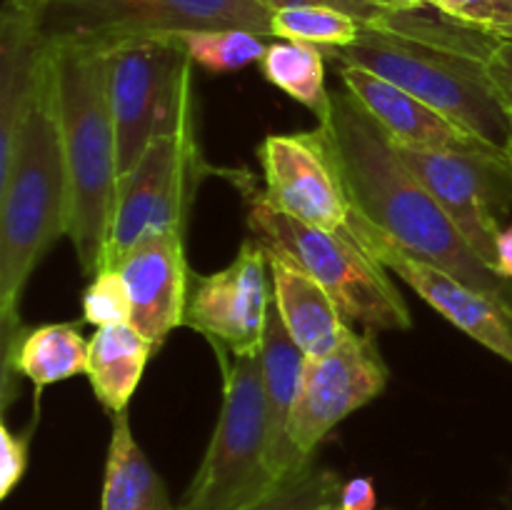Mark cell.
Returning <instances> with one entry per match:
<instances>
[{
  "label": "cell",
  "mask_w": 512,
  "mask_h": 510,
  "mask_svg": "<svg viewBox=\"0 0 512 510\" xmlns=\"http://www.w3.org/2000/svg\"><path fill=\"white\" fill-rule=\"evenodd\" d=\"M48 0H5L0 15V180L8 178L48 63L43 13Z\"/></svg>",
  "instance_id": "cell-16"
},
{
  "label": "cell",
  "mask_w": 512,
  "mask_h": 510,
  "mask_svg": "<svg viewBox=\"0 0 512 510\" xmlns=\"http://www.w3.org/2000/svg\"><path fill=\"white\" fill-rule=\"evenodd\" d=\"M115 270L128 285L133 303L130 323L153 348H160L165 338L185 323L193 285L185 258V233L168 230L148 235L115 263Z\"/></svg>",
  "instance_id": "cell-15"
},
{
  "label": "cell",
  "mask_w": 512,
  "mask_h": 510,
  "mask_svg": "<svg viewBox=\"0 0 512 510\" xmlns=\"http://www.w3.org/2000/svg\"><path fill=\"white\" fill-rule=\"evenodd\" d=\"M213 348L223 365V408L178 510H238L283 483L270 468L260 353Z\"/></svg>",
  "instance_id": "cell-6"
},
{
  "label": "cell",
  "mask_w": 512,
  "mask_h": 510,
  "mask_svg": "<svg viewBox=\"0 0 512 510\" xmlns=\"http://www.w3.org/2000/svg\"><path fill=\"white\" fill-rule=\"evenodd\" d=\"M343 85L358 98V103L373 115L380 128L400 148L415 150H480L493 148L475 135L465 133L460 125L445 118L428 103L398 88L380 75L360 68L338 65Z\"/></svg>",
  "instance_id": "cell-17"
},
{
  "label": "cell",
  "mask_w": 512,
  "mask_h": 510,
  "mask_svg": "<svg viewBox=\"0 0 512 510\" xmlns=\"http://www.w3.org/2000/svg\"><path fill=\"white\" fill-rule=\"evenodd\" d=\"M495 270L512 280V225L503 228V233L498 235V243H495Z\"/></svg>",
  "instance_id": "cell-34"
},
{
  "label": "cell",
  "mask_w": 512,
  "mask_h": 510,
  "mask_svg": "<svg viewBox=\"0 0 512 510\" xmlns=\"http://www.w3.org/2000/svg\"><path fill=\"white\" fill-rule=\"evenodd\" d=\"M308 133L333 165L350 213L403 253L478 290L512 318V280L470 248L428 185L405 163L393 138L348 88L330 90L328 110Z\"/></svg>",
  "instance_id": "cell-1"
},
{
  "label": "cell",
  "mask_w": 512,
  "mask_h": 510,
  "mask_svg": "<svg viewBox=\"0 0 512 510\" xmlns=\"http://www.w3.org/2000/svg\"><path fill=\"white\" fill-rule=\"evenodd\" d=\"M500 40L440 13L435 5L395 8L363 25L348 48L328 50L338 65L368 70L408 90L465 133L508 150L512 113L490 78L488 60Z\"/></svg>",
  "instance_id": "cell-2"
},
{
  "label": "cell",
  "mask_w": 512,
  "mask_h": 510,
  "mask_svg": "<svg viewBox=\"0 0 512 510\" xmlns=\"http://www.w3.org/2000/svg\"><path fill=\"white\" fill-rule=\"evenodd\" d=\"M343 485L335 470L310 463L238 510H333L340 505Z\"/></svg>",
  "instance_id": "cell-25"
},
{
  "label": "cell",
  "mask_w": 512,
  "mask_h": 510,
  "mask_svg": "<svg viewBox=\"0 0 512 510\" xmlns=\"http://www.w3.org/2000/svg\"><path fill=\"white\" fill-rule=\"evenodd\" d=\"M273 13L263 0H48V43L105 50L128 40L180 38L198 30H248L273 35Z\"/></svg>",
  "instance_id": "cell-7"
},
{
  "label": "cell",
  "mask_w": 512,
  "mask_h": 510,
  "mask_svg": "<svg viewBox=\"0 0 512 510\" xmlns=\"http://www.w3.org/2000/svg\"><path fill=\"white\" fill-rule=\"evenodd\" d=\"M303 365L305 353L290 338L288 328L283 325L273 303L263 348H260V375H263L270 468L278 480L290 478V475L300 473L313 463V460L305 463L300 458L293 438H290L295 403H298L300 395V380H303Z\"/></svg>",
  "instance_id": "cell-18"
},
{
  "label": "cell",
  "mask_w": 512,
  "mask_h": 510,
  "mask_svg": "<svg viewBox=\"0 0 512 510\" xmlns=\"http://www.w3.org/2000/svg\"><path fill=\"white\" fill-rule=\"evenodd\" d=\"M400 155L428 185L470 248L495 268V243L503 233L500 220L512 208V160L508 150L400 148Z\"/></svg>",
  "instance_id": "cell-10"
},
{
  "label": "cell",
  "mask_w": 512,
  "mask_h": 510,
  "mask_svg": "<svg viewBox=\"0 0 512 510\" xmlns=\"http://www.w3.org/2000/svg\"><path fill=\"white\" fill-rule=\"evenodd\" d=\"M248 228L255 240L278 250L338 303L348 323L368 330H408L413 325L403 295L388 270L345 230H323L280 213L263 193L248 188Z\"/></svg>",
  "instance_id": "cell-5"
},
{
  "label": "cell",
  "mask_w": 512,
  "mask_h": 510,
  "mask_svg": "<svg viewBox=\"0 0 512 510\" xmlns=\"http://www.w3.org/2000/svg\"><path fill=\"white\" fill-rule=\"evenodd\" d=\"M325 58L328 55L318 45L278 40L268 45L260 70L268 83L323 118L330 105V90L325 88Z\"/></svg>",
  "instance_id": "cell-23"
},
{
  "label": "cell",
  "mask_w": 512,
  "mask_h": 510,
  "mask_svg": "<svg viewBox=\"0 0 512 510\" xmlns=\"http://www.w3.org/2000/svg\"><path fill=\"white\" fill-rule=\"evenodd\" d=\"M28 433H13L8 425H0V498H8L15 485L23 480L28 468Z\"/></svg>",
  "instance_id": "cell-28"
},
{
  "label": "cell",
  "mask_w": 512,
  "mask_h": 510,
  "mask_svg": "<svg viewBox=\"0 0 512 510\" xmlns=\"http://www.w3.org/2000/svg\"><path fill=\"white\" fill-rule=\"evenodd\" d=\"M333 510H343V508H340V505H338V508H333Z\"/></svg>",
  "instance_id": "cell-37"
},
{
  "label": "cell",
  "mask_w": 512,
  "mask_h": 510,
  "mask_svg": "<svg viewBox=\"0 0 512 510\" xmlns=\"http://www.w3.org/2000/svg\"><path fill=\"white\" fill-rule=\"evenodd\" d=\"M488 30L500 43H512V0H493Z\"/></svg>",
  "instance_id": "cell-33"
},
{
  "label": "cell",
  "mask_w": 512,
  "mask_h": 510,
  "mask_svg": "<svg viewBox=\"0 0 512 510\" xmlns=\"http://www.w3.org/2000/svg\"><path fill=\"white\" fill-rule=\"evenodd\" d=\"M153 345L133 328V323L103 325L88 340V378L95 398L118 415L128 410L138 390Z\"/></svg>",
  "instance_id": "cell-20"
},
{
  "label": "cell",
  "mask_w": 512,
  "mask_h": 510,
  "mask_svg": "<svg viewBox=\"0 0 512 510\" xmlns=\"http://www.w3.org/2000/svg\"><path fill=\"white\" fill-rule=\"evenodd\" d=\"M398 8H423V5H430V0H395Z\"/></svg>",
  "instance_id": "cell-35"
},
{
  "label": "cell",
  "mask_w": 512,
  "mask_h": 510,
  "mask_svg": "<svg viewBox=\"0 0 512 510\" xmlns=\"http://www.w3.org/2000/svg\"><path fill=\"white\" fill-rule=\"evenodd\" d=\"M15 370L40 395L48 385L88 373V343L73 323L38 325L25 330L15 355Z\"/></svg>",
  "instance_id": "cell-22"
},
{
  "label": "cell",
  "mask_w": 512,
  "mask_h": 510,
  "mask_svg": "<svg viewBox=\"0 0 512 510\" xmlns=\"http://www.w3.org/2000/svg\"><path fill=\"white\" fill-rule=\"evenodd\" d=\"M388 375V365L368 333L350 330L328 355H305L290 425V438L300 458L310 463L335 425L383 393Z\"/></svg>",
  "instance_id": "cell-11"
},
{
  "label": "cell",
  "mask_w": 512,
  "mask_h": 510,
  "mask_svg": "<svg viewBox=\"0 0 512 510\" xmlns=\"http://www.w3.org/2000/svg\"><path fill=\"white\" fill-rule=\"evenodd\" d=\"M100 510H178L148 455L135 443L128 410L113 418Z\"/></svg>",
  "instance_id": "cell-21"
},
{
  "label": "cell",
  "mask_w": 512,
  "mask_h": 510,
  "mask_svg": "<svg viewBox=\"0 0 512 510\" xmlns=\"http://www.w3.org/2000/svg\"><path fill=\"white\" fill-rule=\"evenodd\" d=\"M130 310H133V303H130L128 285L115 268L100 270L85 288L83 315L95 328L130 323Z\"/></svg>",
  "instance_id": "cell-27"
},
{
  "label": "cell",
  "mask_w": 512,
  "mask_h": 510,
  "mask_svg": "<svg viewBox=\"0 0 512 510\" xmlns=\"http://www.w3.org/2000/svg\"><path fill=\"white\" fill-rule=\"evenodd\" d=\"M70 185L63 143L50 98L48 63L8 178L0 180V335H3V398L13 400L15 355L25 330L20 298L35 265L50 245L68 235Z\"/></svg>",
  "instance_id": "cell-3"
},
{
  "label": "cell",
  "mask_w": 512,
  "mask_h": 510,
  "mask_svg": "<svg viewBox=\"0 0 512 510\" xmlns=\"http://www.w3.org/2000/svg\"><path fill=\"white\" fill-rule=\"evenodd\" d=\"M273 310L268 250L250 235L228 268L193 278L185 323L233 355H258Z\"/></svg>",
  "instance_id": "cell-12"
},
{
  "label": "cell",
  "mask_w": 512,
  "mask_h": 510,
  "mask_svg": "<svg viewBox=\"0 0 512 510\" xmlns=\"http://www.w3.org/2000/svg\"><path fill=\"white\" fill-rule=\"evenodd\" d=\"M270 10L280 8H295V5H325V8L343 10V13L353 15L363 25L378 23L383 15L395 10V0H263Z\"/></svg>",
  "instance_id": "cell-29"
},
{
  "label": "cell",
  "mask_w": 512,
  "mask_h": 510,
  "mask_svg": "<svg viewBox=\"0 0 512 510\" xmlns=\"http://www.w3.org/2000/svg\"><path fill=\"white\" fill-rule=\"evenodd\" d=\"M103 58L123 178L155 138L195 118V63L180 38L128 40Z\"/></svg>",
  "instance_id": "cell-8"
},
{
  "label": "cell",
  "mask_w": 512,
  "mask_h": 510,
  "mask_svg": "<svg viewBox=\"0 0 512 510\" xmlns=\"http://www.w3.org/2000/svg\"><path fill=\"white\" fill-rule=\"evenodd\" d=\"M343 510H375V483L373 478H353L343 485L340 493Z\"/></svg>",
  "instance_id": "cell-32"
},
{
  "label": "cell",
  "mask_w": 512,
  "mask_h": 510,
  "mask_svg": "<svg viewBox=\"0 0 512 510\" xmlns=\"http://www.w3.org/2000/svg\"><path fill=\"white\" fill-rule=\"evenodd\" d=\"M265 250L273 275V303L290 338L305 355H328L353 328L320 283H315L283 253Z\"/></svg>",
  "instance_id": "cell-19"
},
{
  "label": "cell",
  "mask_w": 512,
  "mask_h": 510,
  "mask_svg": "<svg viewBox=\"0 0 512 510\" xmlns=\"http://www.w3.org/2000/svg\"><path fill=\"white\" fill-rule=\"evenodd\" d=\"M203 175V158L195 138V118L178 130L160 135L145 148L138 163L120 178L113 228L103 270L143 238L168 230H183L195 185Z\"/></svg>",
  "instance_id": "cell-9"
},
{
  "label": "cell",
  "mask_w": 512,
  "mask_h": 510,
  "mask_svg": "<svg viewBox=\"0 0 512 510\" xmlns=\"http://www.w3.org/2000/svg\"><path fill=\"white\" fill-rule=\"evenodd\" d=\"M263 195L273 208L305 225L343 230L350 205L333 165L310 133L268 135L258 150Z\"/></svg>",
  "instance_id": "cell-14"
},
{
  "label": "cell",
  "mask_w": 512,
  "mask_h": 510,
  "mask_svg": "<svg viewBox=\"0 0 512 510\" xmlns=\"http://www.w3.org/2000/svg\"><path fill=\"white\" fill-rule=\"evenodd\" d=\"M180 40L188 48L195 65L208 73H233L250 63H260L268 50L263 38L248 30H198L185 33Z\"/></svg>",
  "instance_id": "cell-26"
},
{
  "label": "cell",
  "mask_w": 512,
  "mask_h": 510,
  "mask_svg": "<svg viewBox=\"0 0 512 510\" xmlns=\"http://www.w3.org/2000/svg\"><path fill=\"white\" fill-rule=\"evenodd\" d=\"M430 5H435L440 13L450 15V18L480 30L488 28L490 13H493V0H430Z\"/></svg>",
  "instance_id": "cell-30"
},
{
  "label": "cell",
  "mask_w": 512,
  "mask_h": 510,
  "mask_svg": "<svg viewBox=\"0 0 512 510\" xmlns=\"http://www.w3.org/2000/svg\"><path fill=\"white\" fill-rule=\"evenodd\" d=\"M48 80L70 185L68 238L85 275L103 270L120 188V153L103 53L48 43Z\"/></svg>",
  "instance_id": "cell-4"
},
{
  "label": "cell",
  "mask_w": 512,
  "mask_h": 510,
  "mask_svg": "<svg viewBox=\"0 0 512 510\" xmlns=\"http://www.w3.org/2000/svg\"><path fill=\"white\" fill-rule=\"evenodd\" d=\"M508 155H510V160H512V133H510V140H508Z\"/></svg>",
  "instance_id": "cell-36"
},
{
  "label": "cell",
  "mask_w": 512,
  "mask_h": 510,
  "mask_svg": "<svg viewBox=\"0 0 512 510\" xmlns=\"http://www.w3.org/2000/svg\"><path fill=\"white\" fill-rule=\"evenodd\" d=\"M343 230L360 248L368 250L388 273L403 280L430 308H435L445 320H450L460 333H465L475 343H480L490 353L500 355L512 365V318L498 303L480 295L470 285L460 283L445 270L433 268V265L403 253L398 245L390 243L385 235L370 228L355 213H350Z\"/></svg>",
  "instance_id": "cell-13"
},
{
  "label": "cell",
  "mask_w": 512,
  "mask_h": 510,
  "mask_svg": "<svg viewBox=\"0 0 512 510\" xmlns=\"http://www.w3.org/2000/svg\"><path fill=\"white\" fill-rule=\"evenodd\" d=\"M360 30V20L325 5H295L273 13V38L318 45L325 53L353 45Z\"/></svg>",
  "instance_id": "cell-24"
},
{
  "label": "cell",
  "mask_w": 512,
  "mask_h": 510,
  "mask_svg": "<svg viewBox=\"0 0 512 510\" xmlns=\"http://www.w3.org/2000/svg\"><path fill=\"white\" fill-rule=\"evenodd\" d=\"M490 78L498 88L500 100L512 113V43H500L488 60Z\"/></svg>",
  "instance_id": "cell-31"
}]
</instances>
